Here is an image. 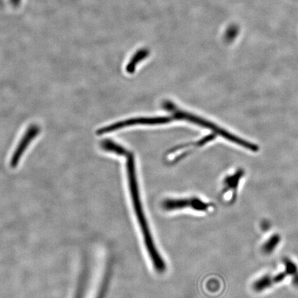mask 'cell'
Wrapping results in <instances>:
<instances>
[{"label": "cell", "mask_w": 298, "mask_h": 298, "mask_svg": "<svg viewBox=\"0 0 298 298\" xmlns=\"http://www.w3.org/2000/svg\"><path fill=\"white\" fill-rule=\"evenodd\" d=\"M123 156L126 158V172L130 198H131L135 216L142 234L145 247L146 248L147 253L150 257L155 269L158 273H163L165 271L166 264L155 244L147 219L145 216L144 211L143 210L139 187H138L137 176H136L135 161L132 155L128 152L125 153Z\"/></svg>", "instance_id": "cell-1"}, {"label": "cell", "mask_w": 298, "mask_h": 298, "mask_svg": "<svg viewBox=\"0 0 298 298\" xmlns=\"http://www.w3.org/2000/svg\"><path fill=\"white\" fill-rule=\"evenodd\" d=\"M165 108L167 110H170L172 112L173 115L176 117V119H182V120L189 121L190 122H193V124L198 125L203 127V128H207L211 130L215 134V135L221 136V137L227 139L231 142L235 143L243 148H245L247 150L251 151V152H256L258 150V147L253 143L249 142V141L244 140V139H241L240 137H237L233 134L230 133L227 130L220 128V126H217L211 121L205 120L201 117H197L196 115H193L192 114L187 113V112L183 111V110L178 109L176 106H175L172 103L166 102Z\"/></svg>", "instance_id": "cell-2"}, {"label": "cell", "mask_w": 298, "mask_h": 298, "mask_svg": "<svg viewBox=\"0 0 298 298\" xmlns=\"http://www.w3.org/2000/svg\"><path fill=\"white\" fill-rule=\"evenodd\" d=\"M163 208L166 211H176L189 208L195 211H207L212 207V204L206 203L200 199L185 198V199H167L162 204Z\"/></svg>", "instance_id": "cell-3"}, {"label": "cell", "mask_w": 298, "mask_h": 298, "mask_svg": "<svg viewBox=\"0 0 298 298\" xmlns=\"http://www.w3.org/2000/svg\"><path fill=\"white\" fill-rule=\"evenodd\" d=\"M40 130H41L40 127L36 124H31L29 128H27L23 137H22L21 140L20 141L18 146L16 147V150L13 154L10 163L11 168H16L18 166L24 153L27 150V147L29 146L31 141L40 134Z\"/></svg>", "instance_id": "cell-4"}, {"label": "cell", "mask_w": 298, "mask_h": 298, "mask_svg": "<svg viewBox=\"0 0 298 298\" xmlns=\"http://www.w3.org/2000/svg\"><path fill=\"white\" fill-rule=\"evenodd\" d=\"M244 172L242 170H237L235 171V174L226 177L224 180V190L223 193H226L232 191L233 195H235L238 188L239 184L241 179L244 176Z\"/></svg>", "instance_id": "cell-5"}, {"label": "cell", "mask_w": 298, "mask_h": 298, "mask_svg": "<svg viewBox=\"0 0 298 298\" xmlns=\"http://www.w3.org/2000/svg\"><path fill=\"white\" fill-rule=\"evenodd\" d=\"M277 276L266 275L262 276L260 278L257 279L253 284V288L255 291L261 292L267 289L273 284H278Z\"/></svg>", "instance_id": "cell-6"}, {"label": "cell", "mask_w": 298, "mask_h": 298, "mask_svg": "<svg viewBox=\"0 0 298 298\" xmlns=\"http://www.w3.org/2000/svg\"><path fill=\"white\" fill-rule=\"evenodd\" d=\"M283 263L284 265L285 273L287 275L291 276L292 284L298 287V267L297 265L288 257H285L283 259Z\"/></svg>", "instance_id": "cell-7"}, {"label": "cell", "mask_w": 298, "mask_h": 298, "mask_svg": "<svg viewBox=\"0 0 298 298\" xmlns=\"http://www.w3.org/2000/svg\"><path fill=\"white\" fill-rule=\"evenodd\" d=\"M281 241V237L279 234H274L270 237L266 242L263 244L262 250L263 253L266 254L271 253L275 251L277 246L279 245Z\"/></svg>", "instance_id": "cell-8"}]
</instances>
